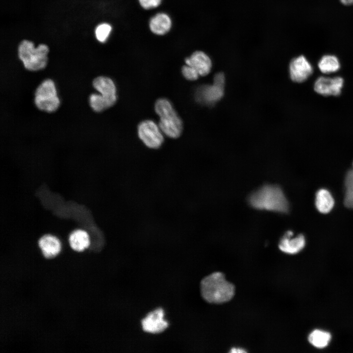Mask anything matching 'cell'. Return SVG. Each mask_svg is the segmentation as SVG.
<instances>
[{"mask_svg":"<svg viewBox=\"0 0 353 353\" xmlns=\"http://www.w3.org/2000/svg\"><path fill=\"white\" fill-rule=\"evenodd\" d=\"M248 202L255 209L282 213L288 212L289 207L282 189L275 184H265L255 190Z\"/></svg>","mask_w":353,"mask_h":353,"instance_id":"1","label":"cell"},{"mask_svg":"<svg viewBox=\"0 0 353 353\" xmlns=\"http://www.w3.org/2000/svg\"><path fill=\"white\" fill-rule=\"evenodd\" d=\"M202 297L206 302L220 304L229 301L235 294L234 285L226 279L225 275L214 272L201 281Z\"/></svg>","mask_w":353,"mask_h":353,"instance_id":"2","label":"cell"},{"mask_svg":"<svg viewBox=\"0 0 353 353\" xmlns=\"http://www.w3.org/2000/svg\"><path fill=\"white\" fill-rule=\"evenodd\" d=\"M48 46L44 44L34 46L28 40L21 42L18 48V56L24 68L27 71L36 72L44 69L48 62Z\"/></svg>","mask_w":353,"mask_h":353,"instance_id":"3","label":"cell"},{"mask_svg":"<svg viewBox=\"0 0 353 353\" xmlns=\"http://www.w3.org/2000/svg\"><path fill=\"white\" fill-rule=\"evenodd\" d=\"M154 109L160 118L158 126L162 133L172 138L179 137L183 130L182 121L171 102L165 98L159 99Z\"/></svg>","mask_w":353,"mask_h":353,"instance_id":"4","label":"cell"},{"mask_svg":"<svg viewBox=\"0 0 353 353\" xmlns=\"http://www.w3.org/2000/svg\"><path fill=\"white\" fill-rule=\"evenodd\" d=\"M34 103L40 111L51 113L57 110L61 101L54 81L51 78L42 81L34 92Z\"/></svg>","mask_w":353,"mask_h":353,"instance_id":"5","label":"cell"},{"mask_svg":"<svg viewBox=\"0 0 353 353\" xmlns=\"http://www.w3.org/2000/svg\"><path fill=\"white\" fill-rule=\"evenodd\" d=\"M138 135L144 144L151 149L159 148L164 142L162 132L151 120H144L138 125Z\"/></svg>","mask_w":353,"mask_h":353,"instance_id":"6","label":"cell"},{"mask_svg":"<svg viewBox=\"0 0 353 353\" xmlns=\"http://www.w3.org/2000/svg\"><path fill=\"white\" fill-rule=\"evenodd\" d=\"M164 309L157 308L150 312L141 322L142 329L147 333H160L169 326V323L164 319Z\"/></svg>","mask_w":353,"mask_h":353,"instance_id":"7","label":"cell"},{"mask_svg":"<svg viewBox=\"0 0 353 353\" xmlns=\"http://www.w3.org/2000/svg\"><path fill=\"white\" fill-rule=\"evenodd\" d=\"M344 80L340 76L332 77L321 76L316 80L314 89L319 94L325 96H337L341 94Z\"/></svg>","mask_w":353,"mask_h":353,"instance_id":"8","label":"cell"},{"mask_svg":"<svg viewBox=\"0 0 353 353\" xmlns=\"http://www.w3.org/2000/svg\"><path fill=\"white\" fill-rule=\"evenodd\" d=\"M312 66L303 55L293 58L289 65L290 76L296 82H303L312 75Z\"/></svg>","mask_w":353,"mask_h":353,"instance_id":"9","label":"cell"},{"mask_svg":"<svg viewBox=\"0 0 353 353\" xmlns=\"http://www.w3.org/2000/svg\"><path fill=\"white\" fill-rule=\"evenodd\" d=\"M92 86L108 102L111 107L116 102L117 89L111 78L106 76H98L93 80Z\"/></svg>","mask_w":353,"mask_h":353,"instance_id":"10","label":"cell"},{"mask_svg":"<svg viewBox=\"0 0 353 353\" xmlns=\"http://www.w3.org/2000/svg\"><path fill=\"white\" fill-rule=\"evenodd\" d=\"M185 64L193 67L200 76L208 75L212 68V62L209 57L205 52L196 50L185 58Z\"/></svg>","mask_w":353,"mask_h":353,"instance_id":"11","label":"cell"},{"mask_svg":"<svg viewBox=\"0 0 353 353\" xmlns=\"http://www.w3.org/2000/svg\"><path fill=\"white\" fill-rule=\"evenodd\" d=\"M172 25L173 22L171 17L164 12L156 13L149 21L150 31L157 36H164L168 34L171 30Z\"/></svg>","mask_w":353,"mask_h":353,"instance_id":"12","label":"cell"},{"mask_svg":"<svg viewBox=\"0 0 353 353\" xmlns=\"http://www.w3.org/2000/svg\"><path fill=\"white\" fill-rule=\"evenodd\" d=\"M305 238L302 234L294 236L292 231H287L278 243V248L282 252L288 254H296L304 247Z\"/></svg>","mask_w":353,"mask_h":353,"instance_id":"13","label":"cell"},{"mask_svg":"<svg viewBox=\"0 0 353 353\" xmlns=\"http://www.w3.org/2000/svg\"><path fill=\"white\" fill-rule=\"evenodd\" d=\"M38 244L42 252L46 258H52L60 252L61 243L59 239L51 235H45L39 240Z\"/></svg>","mask_w":353,"mask_h":353,"instance_id":"14","label":"cell"},{"mask_svg":"<svg viewBox=\"0 0 353 353\" xmlns=\"http://www.w3.org/2000/svg\"><path fill=\"white\" fill-rule=\"evenodd\" d=\"M71 247L77 252H82L90 244L89 236L84 230L77 229L73 231L69 238Z\"/></svg>","mask_w":353,"mask_h":353,"instance_id":"15","label":"cell"},{"mask_svg":"<svg viewBox=\"0 0 353 353\" xmlns=\"http://www.w3.org/2000/svg\"><path fill=\"white\" fill-rule=\"evenodd\" d=\"M334 203V200L327 190L321 189L317 192L315 205L320 212L324 214L328 213L333 208Z\"/></svg>","mask_w":353,"mask_h":353,"instance_id":"16","label":"cell"},{"mask_svg":"<svg viewBox=\"0 0 353 353\" xmlns=\"http://www.w3.org/2000/svg\"><path fill=\"white\" fill-rule=\"evenodd\" d=\"M318 66L322 73L328 74L338 71L340 68V63L336 56L327 54L320 59Z\"/></svg>","mask_w":353,"mask_h":353,"instance_id":"17","label":"cell"},{"mask_svg":"<svg viewBox=\"0 0 353 353\" xmlns=\"http://www.w3.org/2000/svg\"><path fill=\"white\" fill-rule=\"evenodd\" d=\"M224 87L213 83L204 86L201 92V98L208 103L215 102L220 100L224 95Z\"/></svg>","mask_w":353,"mask_h":353,"instance_id":"18","label":"cell"},{"mask_svg":"<svg viewBox=\"0 0 353 353\" xmlns=\"http://www.w3.org/2000/svg\"><path fill=\"white\" fill-rule=\"evenodd\" d=\"M331 339L330 334L326 331L315 330L308 336V341L314 347L323 348L326 347Z\"/></svg>","mask_w":353,"mask_h":353,"instance_id":"19","label":"cell"},{"mask_svg":"<svg viewBox=\"0 0 353 353\" xmlns=\"http://www.w3.org/2000/svg\"><path fill=\"white\" fill-rule=\"evenodd\" d=\"M89 105L93 111L100 113L111 107L108 102L99 93H92L88 98Z\"/></svg>","mask_w":353,"mask_h":353,"instance_id":"20","label":"cell"},{"mask_svg":"<svg viewBox=\"0 0 353 353\" xmlns=\"http://www.w3.org/2000/svg\"><path fill=\"white\" fill-rule=\"evenodd\" d=\"M345 188L344 204L353 209V170L349 171L346 176Z\"/></svg>","mask_w":353,"mask_h":353,"instance_id":"21","label":"cell"},{"mask_svg":"<svg viewBox=\"0 0 353 353\" xmlns=\"http://www.w3.org/2000/svg\"><path fill=\"white\" fill-rule=\"evenodd\" d=\"M112 30L111 25L107 23L98 25L95 30V37L100 43H105L108 39Z\"/></svg>","mask_w":353,"mask_h":353,"instance_id":"22","label":"cell"},{"mask_svg":"<svg viewBox=\"0 0 353 353\" xmlns=\"http://www.w3.org/2000/svg\"><path fill=\"white\" fill-rule=\"evenodd\" d=\"M181 72L183 76L186 79L191 81L197 80L200 76L198 72L193 67L186 64L182 67Z\"/></svg>","mask_w":353,"mask_h":353,"instance_id":"23","label":"cell"},{"mask_svg":"<svg viewBox=\"0 0 353 353\" xmlns=\"http://www.w3.org/2000/svg\"><path fill=\"white\" fill-rule=\"evenodd\" d=\"M162 0H138L140 6L146 10H151L159 7Z\"/></svg>","mask_w":353,"mask_h":353,"instance_id":"24","label":"cell"},{"mask_svg":"<svg viewBox=\"0 0 353 353\" xmlns=\"http://www.w3.org/2000/svg\"><path fill=\"white\" fill-rule=\"evenodd\" d=\"M225 77L222 73H218L215 75L213 78V83L224 87Z\"/></svg>","mask_w":353,"mask_h":353,"instance_id":"25","label":"cell"},{"mask_svg":"<svg viewBox=\"0 0 353 353\" xmlns=\"http://www.w3.org/2000/svg\"><path fill=\"white\" fill-rule=\"evenodd\" d=\"M246 351L241 348H233L230 350V353H246Z\"/></svg>","mask_w":353,"mask_h":353,"instance_id":"26","label":"cell"},{"mask_svg":"<svg viewBox=\"0 0 353 353\" xmlns=\"http://www.w3.org/2000/svg\"><path fill=\"white\" fill-rule=\"evenodd\" d=\"M341 3L345 5H351L353 4V0H340Z\"/></svg>","mask_w":353,"mask_h":353,"instance_id":"27","label":"cell"}]
</instances>
